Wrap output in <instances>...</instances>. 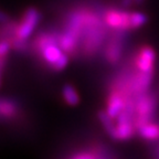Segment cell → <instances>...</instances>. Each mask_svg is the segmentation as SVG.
Here are the masks:
<instances>
[{"label":"cell","mask_w":159,"mask_h":159,"mask_svg":"<svg viewBox=\"0 0 159 159\" xmlns=\"http://www.w3.org/2000/svg\"><path fill=\"white\" fill-rule=\"evenodd\" d=\"M59 31L49 30L37 34L31 41L30 49L45 64L55 72H61L67 66L70 57L62 50L57 42Z\"/></svg>","instance_id":"1"},{"label":"cell","mask_w":159,"mask_h":159,"mask_svg":"<svg viewBox=\"0 0 159 159\" xmlns=\"http://www.w3.org/2000/svg\"><path fill=\"white\" fill-rule=\"evenodd\" d=\"M104 21L111 31H132L144 27L148 17L144 12L118 8H107L103 11Z\"/></svg>","instance_id":"2"},{"label":"cell","mask_w":159,"mask_h":159,"mask_svg":"<svg viewBox=\"0 0 159 159\" xmlns=\"http://www.w3.org/2000/svg\"><path fill=\"white\" fill-rule=\"evenodd\" d=\"M159 106V95L157 92H146L135 99V125L136 128L152 122Z\"/></svg>","instance_id":"3"},{"label":"cell","mask_w":159,"mask_h":159,"mask_svg":"<svg viewBox=\"0 0 159 159\" xmlns=\"http://www.w3.org/2000/svg\"><path fill=\"white\" fill-rule=\"evenodd\" d=\"M40 20H41V13L37 8L30 7L25 9V12L21 16V19L17 22L15 34L6 40H8L9 42L13 40L28 42V40L32 37L37 27L39 25Z\"/></svg>","instance_id":"4"},{"label":"cell","mask_w":159,"mask_h":159,"mask_svg":"<svg viewBox=\"0 0 159 159\" xmlns=\"http://www.w3.org/2000/svg\"><path fill=\"white\" fill-rule=\"evenodd\" d=\"M127 31H112L103 48V57L109 65H116L124 57Z\"/></svg>","instance_id":"5"},{"label":"cell","mask_w":159,"mask_h":159,"mask_svg":"<svg viewBox=\"0 0 159 159\" xmlns=\"http://www.w3.org/2000/svg\"><path fill=\"white\" fill-rule=\"evenodd\" d=\"M157 53L152 47L144 44L133 55L132 64L134 67L144 73H155Z\"/></svg>","instance_id":"6"},{"label":"cell","mask_w":159,"mask_h":159,"mask_svg":"<svg viewBox=\"0 0 159 159\" xmlns=\"http://www.w3.org/2000/svg\"><path fill=\"white\" fill-rule=\"evenodd\" d=\"M127 98L120 91L116 89H109L106 97V112L114 119L122 114L127 104Z\"/></svg>","instance_id":"7"},{"label":"cell","mask_w":159,"mask_h":159,"mask_svg":"<svg viewBox=\"0 0 159 159\" xmlns=\"http://www.w3.org/2000/svg\"><path fill=\"white\" fill-rule=\"evenodd\" d=\"M0 115L6 120L17 119L20 115V106L15 99L2 97L0 101Z\"/></svg>","instance_id":"8"},{"label":"cell","mask_w":159,"mask_h":159,"mask_svg":"<svg viewBox=\"0 0 159 159\" xmlns=\"http://www.w3.org/2000/svg\"><path fill=\"white\" fill-rule=\"evenodd\" d=\"M137 134V128L135 123L133 122H116V128H115L114 136L112 139L117 142H126L134 137Z\"/></svg>","instance_id":"9"},{"label":"cell","mask_w":159,"mask_h":159,"mask_svg":"<svg viewBox=\"0 0 159 159\" xmlns=\"http://www.w3.org/2000/svg\"><path fill=\"white\" fill-rule=\"evenodd\" d=\"M137 135L147 142H156L159 139V124L156 122H148L137 128Z\"/></svg>","instance_id":"10"},{"label":"cell","mask_w":159,"mask_h":159,"mask_svg":"<svg viewBox=\"0 0 159 159\" xmlns=\"http://www.w3.org/2000/svg\"><path fill=\"white\" fill-rule=\"evenodd\" d=\"M97 118H98L99 123H101L102 127L104 128V130L106 132V134L108 135L111 138H113L114 133H115V128H116V120L106 112V109H101V111H98V113H97Z\"/></svg>","instance_id":"11"},{"label":"cell","mask_w":159,"mask_h":159,"mask_svg":"<svg viewBox=\"0 0 159 159\" xmlns=\"http://www.w3.org/2000/svg\"><path fill=\"white\" fill-rule=\"evenodd\" d=\"M61 94H62L63 101H64L69 106H77V105L80 104V102H81L79 93H77L76 89H75L72 84H69V83H67V84L63 85Z\"/></svg>","instance_id":"12"},{"label":"cell","mask_w":159,"mask_h":159,"mask_svg":"<svg viewBox=\"0 0 159 159\" xmlns=\"http://www.w3.org/2000/svg\"><path fill=\"white\" fill-rule=\"evenodd\" d=\"M11 49H12V47H11V43H10L8 40L1 39V42H0V57H1V69H3L6 57H7L8 53H9V51Z\"/></svg>","instance_id":"13"},{"label":"cell","mask_w":159,"mask_h":159,"mask_svg":"<svg viewBox=\"0 0 159 159\" xmlns=\"http://www.w3.org/2000/svg\"><path fill=\"white\" fill-rule=\"evenodd\" d=\"M70 159H98V157H97V155L93 150H89V152H76Z\"/></svg>","instance_id":"14"},{"label":"cell","mask_w":159,"mask_h":159,"mask_svg":"<svg viewBox=\"0 0 159 159\" xmlns=\"http://www.w3.org/2000/svg\"><path fill=\"white\" fill-rule=\"evenodd\" d=\"M135 3V0H122V5L124 8H130Z\"/></svg>","instance_id":"15"},{"label":"cell","mask_w":159,"mask_h":159,"mask_svg":"<svg viewBox=\"0 0 159 159\" xmlns=\"http://www.w3.org/2000/svg\"><path fill=\"white\" fill-rule=\"evenodd\" d=\"M144 2V0H135V5H142Z\"/></svg>","instance_id":"16"},{"label":"cell","mask_w":159,"mask_h":159,"mask_svg":"<svg viewBox=\"0 0 159 159\" xmlns=\"http://www.w3.org/2000/svg\"><path fill=\"white\" fill-rule=\"evenodd\" d=\"M157 158L159 159V148H158V157H157Z\"/></svg>","instance_id":"17"},{"label":"cell","mask_w":159,"mask_h":159,"mask_svg":"<svg viewBox=\"0 0 159 159\" xmlns=\"http://www.w3.org/2000/svg\"><path fill=\"white\" fill-rule=\"evenodd\" d=\"M98 159H102V158H98Z\"/></svg>","instance_id":"18"}]
</instances>
